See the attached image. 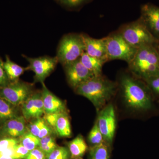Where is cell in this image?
<instances>
[{
    "label": "cell",
    "instance_id": "5bb4252c",
    "mask_svg": "<svg viewBox=\"0 0 159 159\" xmlns=\"http://www.w3.org/2000/svg\"><path fill=\"white\" fill-rule=\"evenodd\" d=\"M85 47V53L90 56L108 61L107 54L105 37L95 39L82 34Z\"/></svg>",
    "mask_w": 159,
    "mask_h": 159
},
{
    "label": "cell",
    "instance_id": "7c38bea8",
    "mask_svg": "<svg viewBox=\"0 0 159 159\" xmlns=\"http://www.w3.org/2000/svg\"><path fill=\"white\" fill-rule=\"evenodd\" d=\"M23 116L26 120L41 118L45 114L41 93L31 94L22 104Z\"/></svg>",
    "mask_w": 159,
    "mask_h": 159
},
{
    "label": "cell",
    "instance_id": "8992f818",
    "mask_svg": "<svg viewBox=\"0 0 159 159\" xmlns=\"http://www.w3.org/2000/svg\"><path fill=\"white\" fill-rule=\"evenodd\" d=\"M108 61L121 60L129 64L133 59L138 49L130 46L118 31L105 37Z\"/></svg>",
    "mask_w": 159,
    "mask_h": 159
},
{
    "label": "cell",
    "instance_id": "cb8c5ba5",
    "mask_svg": "<svg viewBox=\"0 0 159 159\" xmlns=\"http://www.w3.org/2000/svg\"><path fill=\"white\" fill-rule=\"evenodd\" d=\"M57 147L55 138L52 134L40 139V144L39 148L42 151L46 156Z\"/></svg>",
    "mask_w": 159,
    "mask_h": 159
},
{
    "label": "cell",
    "instance_id": "4316f807",
    "mask_svg": "<svg viewBox=\"0 0 159 159\" xmlns=\"http://www.w3.org/2000/svg\"><path fill=\"white\" fill-rule=\"evenodd\" d=\"M152 95L159 97V75L153 76L144 80Z\"/></svg>",
    "mask_w": 159,
    "mask_h": 159
},
{
    "label": "cell",
    "instance_id": "1f68e13d",
    "mask_svg": "<svg viewBox=\"0 0 159 159\" xmlns=\"http://www.w3.org/2000/svg\"><path fill=\"white\" fill-rule=\"evenodd\" d=\"M25 159H46V156L38 147L31 151Z\"/></svg>",
    "mask_w": 159,
    "mask_h": 159
},
{
    "label": "cell",
    "instance_id": "52a82bcc",
    "mask_svg": "<svg viewBox=\"0 0 159 159\" xmlns=\"http://www.w3.org/2000/svg\"><path fill=\"white\" fill-rule=\"evenodd\" d=\"M32 85L16 80L0 87V97L15 107L22 104L32 94Z\"/></svg>",
    "mask_w": 159,
    "mask_h": 159
},
{
    "label": "cell",
    "instance_id": "277c9868",
    "mask_svg": "<svg viewBox=\"0 0 159 159\" xmlns=\"http://www.w3.org/2000/svg\"><path fill=\"white\" fill-rule=\"evenodd\" d=\"M85 52L82 34L71 33L63 36L57 49L58 62L64 66L79 59Z\"/></svg>",
    "mask_w": 159,
    "mask_h": 159
},
{
    "label": "cell",
    "instance_id": "603a6c76",
    "mask_svg": "<svg viewBox=\"0 0 159 159\" xmlns=\"http://www.w3.org/2000/svg\"><path fill=\"white\" fill-rule=\"evenodd\" d=\"M107 143L104 142L93 146L90 150L91 159H109V151Z\"/></svg>",
    "mask_w": 159,
    "mask_h": 159
},
{
    "label": "cell",
    "instance_id": "ffe728a7",
    "mask_svg": "<svg viewBox=\"0 0 159 159\" xmlns=\"http://www.w3.org/2000/svg\"><path fill=\"white\" fill-rule=\"evenodd\" d=\"M14 107L0 97V124L18 116Z\"/></svg>",
    "mask_w": 159,
    "mask_h": 159
},
{
    "label": "cell",
    "instance_id": "9c48e42d",
    "mask_svg": "<svg viewBox=\"0 0 159 159\" xmlns=\"http://www.w3.org/2000/svg\"><path fill=\"white\" fill-rule=\"evenodd\" d=\"M24 57L29 63L27 67L28 70H31L34 73L35 81L42 83L54 70L58 62L56 56H45L33 58L24 56Z\"/></svg>",
    "mask_w": 159,
    "mask_h": 159
},
{
    "label": "cell",
    "instance_id": "3957f363",
    "mask_svg": "<svg viewBox=\"0 0 159 159\" xmlns=\"http://www.w3.org/2000/svg\"><path fill=\"white\" fill-rule=\"evenodd\" d=\"M157 43L138 49L133 59L128 64L134 77L144 80L159 75V55Z\"/></svg>",
    "mask_w": 159,
    "mask_h": 159
},
{
    "label": "cell",
    "instance_id": "836d02e7",
    "mask_svg": "<svg viewBox=\"0 0 159 159\" xmlns=\"http://www.w3.org/2000/svg\"><path fill=\"white\" fill-rule=\"evenodd\" d=\"M8 79L3 66V62L0 59V87L8 84Z\"/></svg>",
    "mask_w": 159,
    "mask_h": 159
},
{
    "label": "cell",
    "instance_id": "d590c367",
    "mask_svg": "<svg viewBox=\"0 0 159 159\" xmlns=\"http://www.w3.org/2000/svg\"><path fill=\"white\" fill-rule=\"evenodd\" d=\"M156 47L157 49L158 52V54L159 55V42H158L156 44Z\"/></svg>",
    "mask_w": 159,
    "mask_h": 159
},
{
    "label": "cell",
    "instance_id": "e575fe53",
    "mask_svg": "<svg viewBox=\"0 0 159 159\" xmlns=\"http://www.w3.org/2000/svg\"><path fill=\"white\" fill-rule=\"evenodd\" d=\"M0 159H16L12 157L3 154L2 153H0Z\"/></svg>",
    "mask_w": 159,
    "mask_h": 159
},
{
    "label": "cell",
    "instance_id": "8d00e7d4",
    "mask_svg": "<svg viewBox=\"0 0 159 159\" xmlns=\"http://www.w3.org/2000/svg\"><path fill=\"white\" fill-rule=\"evenodd\" d=\"M76 159H83L79 157V158H77Z\"/></svg>",
    "mask_w": 159,
    "mask_h": 159
},
{
    "label": "cell",
    "instance_id": "f546056e",
    "mask_svg": "<svg viewBox=\"0 0 159 159\" xmlns=\"http://www.w3.org/2000/svg\"><path fill=\"white\" fill-rule=\"evenodd\" d=\"M30 152L23 145L19 143L14 148L12 157L16 159H25Z\"/></svg>",
    "mask_w": 159,
    "mask_h": 159
},
{
    "label": "cell",
    "instance_id": "e0dca14e",
    "mask_svg": "<svg viewBox=\"0 0 159 159\" xmlns=\"http://www.w3.org/2000/svg\"><path fill=\"white\" fill-rule=\"evenodd\" d=\"M3 66L7 78L12 82L17 80L19 77L28 70V68H24L11 61L8 56H6V61L3 62Z\"/></svg>",
    "mask_w": 159,
    "mask_h": 159
},
{
    "label": "cell",
    "instance_id": "9a60e30c",
    "mask_svg": "<svg viewBox=\"0 0 159 159\" xmlns=\"http://www.w3.org/2000/svg\"><path fill=\"white\" fill-rule=\"evenodd\" d=\"M42 83L41 93L45 114L66 112L64 102L49 90L43 83Z\"/></svg>",
    "mask_w": 159,
    "mask_h": 159
},
{
    "label": "cell",
    "instance_id": "484cf974",
    "mask_svg": "<svg viewBox=\"0 0 159 159\" xmlns=\"http://www.w3.org/2000/svg\"><path fill=\"white\" fill-rule=\"evenodd\" d=\"M70 151L65 147H57L46 156V159H68Z\"/></svg>",
    "mask_w": 159,
    "mask_h": 159
},
{
    "label": "cell",
    "instance_id": "ac0fdd59",
    "mask_svg": "<svg viewBox=\"0 0 159 159\" xmlns=\"http://www.w3.org/2000/svg\"><path fill=\"white\" fill-rule=\"evenodd\" d=\"M69 150L72 158L82 157L88 149V146L83 137L79 135L69 142Z\"/></svg>",
    "mask_w": 159,
    "mask_h": 159
},
{
    "label": "cell",
    "instance_id": "83f0119b",
    "mask_svg": "<svg viewBox=\"0 0 159 159\" xmlns=\"http://www.w3.org/2000/svg\"><path fill=\"white\" fill-rule=\"evenodd\" d=\"M92 0H59V2L64 7L70 9H77Z\"/></svg>",
    "mask_w": 159,
    "mask_h": 159
},
{
    "label": "cell",
    "instance_id": "f1b7e54d",
    "mask_svg": "<svg viewBox=\"0 0 159 159\" xmlns=\"http://www.w3.org/2000/svg\"><path fill=\"white\" fill-rule=\"evenodd\" d=\"M45 122V120L43 118H39L34 119V121L30 123L29 125V131L35 136H38L40 130L41 129L44 124Z\"/></svg>",
    "mask_w": 159,
    "mask_h": 159
},
{
    "label": "cell",
    "instance_id": "8fae6325",
    "mask_svg": "<svg viewBox=\"0 0 159 159\" xmlns=\"http://www.w3.org/2000/svg\"><path fill=\"white\" fill-rule=\"evenodd\" d=\"M139 18L155 39L159 42V6L151 3L142 5Z\"/></svg>",
    "mask_w": 159,
    "mask_h": 159
},
{
    "label": "cell",
    "instance_id": "d6a6232c",
    "mask_svg": "<svg viewBox=\"0 0 159 159\" xmlns=\"http://www.w3.org/2000/svg\"><path fill=\"white\" fill-rule=\"evenodd\" d=\"M52 128L46 122H45L41 129L40 130L39 134L38 137L39 139H42L44 137L52 134Z\"/></svg>",
    "mask_w": 159,
    "mask_h": 159
},
{
    "label": "cell",
    "instance_id": "4dcf8cb0",
    "mask_svg": "<svg viewBox=\"0 0 159 159\" xmlns=\"http://www.w3.org/2000/svg\"><path fill=\"white\" fill-rule=\"evenodd\" d=\"M64 113V112H63ZM62 113H54L45 114L43 119L52 128L55 129L56 122L61 114Z\"/></svg>",
    "mask_w": 159,
    "mask_h": 159
},
{
    "label": "cell",
    "instance_id": "2e32d148",
    "mask_svg": "<svg viewBox=\"0 0 159 159\" xmlns=\"http://www.w3.org/2000/svg\"><path fill=\"white\" fill-rule=\"evenodd\" d=\"M80 61L88 70L90 71L94 76L102 75V66L105 61L92 57L84 52L80 58Z\"/></svg>",
    "mask_w": 159,
    "mask_h": 159
},
{
    "label": "cell",
    "instance_id": "d4e9b609",
    "mask_svg": "<svg viewBox=\"0 0 159 159\" xmlns=\"http://www.w3.org/2000/svg\"><path fill=\"white\" fill-rule=\"evenodd\" d=\"M89 142L93 146L99 145L105 142L97 122L95 123L88 136Z\"/></svg>",
    "mask_w": 159,
    "mask_h": 159
},
{
    "label": "cell",
    "instance_id": "44dd1931",
    "mask_svg": "<svg viewBox=\"0 0 159 159\" xmlns=\"http://www.w3.org/2000/svg\"><path fill=\"white\" fill-rule=\"evenodd\" d=\"M19 138L20 144H21L30 151L39 147L40 139L38 137L32 134L30 132L27 131Z\"/></svg>",
    "mask_w": 159,
    "mask_h": 159
},
{
    "label": "cell",
    "instance_id": "4fadbf2b",
    "mask_svg": "<svg viewBox=\"0 0 159 159\" xmlns=\"http://www.w3.org/2000/svg\"><path fill=\"white\" fill-rule=\"evenodd\" d=\"M26 119L23 116H18L9 119L0 127V136L3 138H20L28 130Z\"/></svg>",
    "mask_w": 159,
    "mask_h": 159
},
{
    "label": "cell",
    "instance_id": "ba28073f",
    "mask_svg": "<svg viewBox=\"0 0 159 159\" xmlns=\"http://www.w3.org/2000/svg\"><path fill=\"white\" fill-rule=\"evenodd\" d=\"M96 122L105 142L111 143L116 128V111L112 104L109 103L99 111Z\"/></svg>",
    "mask_w": 159,
    "mask_h": 159
},
{
    "label": "cell",
    "instance_id": "6da1fadb",
    "mask_svg": "<svg viewBox=\"0 0 159 159\" xmlns=\"http://www.w3.org/2000/svg\"><path fill=\"white\" fill-rule=\"evenodd\" d=\"M119 87L128 108L137 111H147L153 107L152 93L144 80L123 74L119 79Z\"/></svg>",
    "mask_w": 159,
    "mask_h": 159
},
{
    "label": "cell",
    "instance_id": "30bf717a",
    "mask_svg": "<svg viewBox=\"0 0 159 159\" xmlns=\"http://www.w3.org/2000/svg\"><path fill=\"white\" fill-rule=\"evenodd\" d=\"M64 67L68 82L74 89L95 76L83 65L80 59Z\"/></svg>",
    "mask_w": 159,
    "mask_h": 159
},
{
    "label": "cell",
    "instance_id": "7a4b0ae2",
    "mask_svg": "<svg viewBox=\"0 0 159 159\" xmlns=\"http://www.w3.org/2000/svg\"><path fill=\"white\" fill-rule=\"evenodd\" d=\"M116 83L100 76H94L81 84L75 92L89 99L97 111L102 109L116 92Z\"/></svg>",
    "mask_w": 159,
    "mask_h": 159
},
{
    "label": "cell",
    "instance_id": "d6986e66",
    "mask_svg": "<svg viewBox=\"0 0 159 159\" xmlns=\"http://www.w3.org/2000/svg\"><path fill=\"white\" fill-rule=\"evenodd\" d=\"M55 130L59 136L68 138L72 135L70 119L66 112L61 114L57 119Z\"/></svg>",
    "mask_w": 159,
    "mask_h": 159
},
{
    "label": "cell",
    "instance_id": "74e56055",
    "mask_svg": "<svg viewBox=\"0 0 159 159\" xmlns=\"http://www.w3.org/2000/svg\"><path fill=\"white\" fill-rule=\"evenodd\" d=\"M56 1H57V2H59V0H56Z\"/></svg>",
    "mask_w": 159,
    "mask_h": 159
},
{
    "label": "cell",
    "instance_id": "7402d4cb",
    "mask_svg": "<svg viewBox=\"0 0 159 159\" xmlns=\"http://www.w3.org/2000/svg\"><path fill=\"white\" fill-rule=\"evenodd\" d=\"M19 143V141L17 139L3 138L0 140V153L12 157L14 148Z\"/></svg>",
    "mask_w": 159,
    "mask_h": 159
},
{
    "label": "cell",
    "instance_id": "5b68a950",
    "mask_svg": "<svg viewBox=\"0 0 159 159\" xmlns=\"http://www.w3.org/2000/svg\"><path fill=\"white\" fill-rule=\"evenodd\" d=\"M118 32L130 46L137 49L158 42L151 34L140 18L123 25Z\"/></svg>",
    "mask_w": 159,
    "mask_h": 159
}]
</instances>
